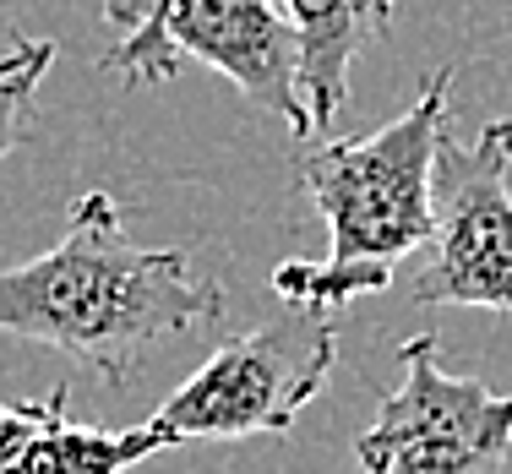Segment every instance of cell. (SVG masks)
I'll return each mask as SVG.
<instances>
[{
	"instance_id": "obj_2",
	"label": "cell",
	"mask_w": 512,
	"mask_h": 474,
	"mask_svg": "<svg viewBox=\"0 0 512 474\" xmlns=\"http://www.w3.org/2000/svg\"><path fill=\"white\" fill-rule=\"evenodd\" d=\"M453 66L425 77L420 99L365 137L311 142L295 175L327 224L322 262H278L273 295L284 306L344 311L349 300L393 284L398 262L436 229V158L453 131Z\"/></svg>"
},
{
	"instance_id": "obj_6",
	"label": "cell",
	"mask_w": 512,
	"mask_h": 474,
	"mask_svg": "<svg viewBox=\"0 0 512 474\" xmlns=\"http://www.w3.org/2000/svg\"><path fill=\"white\" fill-rule=\"evenodd\" d=\"M512 115L469 142L447 131L436 158V229L425 240L414 306H474L512 316Z\"/></svg>"
},
{
	"instance_id": "obj_3",
	"label": "cell",
	"mask_w": 512,
	"mask_h": 474,
	"mask_svg": "<svg viewBox=\"0 0 512 474\" xmlns=\"http://www.w3.org/2000/svg\"><path fill=\"white\" fill-rule=\"evenodd\" d=\"M104 22L120 39L109 66L131 82H169L180 55L229 77L246 104L267 109L289 137H316L306 93H300V39L278 0H109Z\"/></svg>"
},
{
	"instance_id": "obj_8",
	"label": "cell",
	"mask_w": 512,
	"mask_h": 474,
	"mask_svg": "<svg viewBox=\"0 0 512 474\" xmlns=\"http://www.w3.org/2000/svg\"><path fill=\"white\" fill-rule=\"evenodd\" d=\"M300 39V93L311 126H333L349 104V66L371 39L393 33L398 0H278Z\"/></svg>"
},
{
	"instance_id": "obj_4",
	"label": "cell",
	"mask_w": 512,
	"mask_h": 474,
	"mask_svg": "<svg viewBox=\"0 0 512 474\" xmlns=\"http://www.w3.org/2000/svg\"><path fill=\"white\" fill-rule=\"evenodd\" d=\"M338 360V322L322 306H289L284 316L218 344L164 404L148 431L158 447L289 436L300 409L327 387Z\"/></svg>"
},
{
	"instance_id": "obj_7",
	"label": "cell",
	"mask_w": 512,
	"mask_h": 474,
	"mask_svg": "<svg viewBox=\"0 0 512 474\" xmlns=\"http://www.w3.org/2000/svg\"><path fill=\"white\" fill-rule=\"evenodd\" d=\"M164 453L148 425L99 431L66 415V387L28 404H0V474H126Z\"/></svg>"
},
{
	"instance_id": "obj_9",
	"label": "cell",
	"mask_w": 512,
	"mask_h": 474,
	"mask_svg": "<svg viewBox=\"0 0 512 474\" xmlns=\"http://www.w3.org/2000/svg\"><path fill=\"white\" fill-rule=\"evenodd\" d=\"M55 55H60L55 39H17L0 55V164H6L11 148L22 142V131H28L39 82L55 66Z\"/></svg>"
},
{
	"instance_id": "obj_5",
	"label": "cell",
	"mask_w": 512,
	"mask_h": 474,
	"mask_svg": "<svg viewBox=\"0 0 512 474\" xmlns=\"http://www.w3.org/2000/svg\"><path fill=\"white\" fill-rule=\"evenodd\" d=\"M398 371L355 442L360 474H507L512 398L447 371L431 327L398 344Z\"/></svg>"
},
{
	"instance_id": "obj_1",
	"label": "cell",
	"mask_w": 512,
	"mask_h": 474,
	"mask_svg": "<svg viewBox=\"0 0 512 474\" xmlns=\"http://www.w3.org/2000/svg\"><path fill=\"white\" fill-rule=\"evenodd\" d=\"M224 322V289L180 246H137L109 191H82L44 257L0 273V333L50 344L120 387L164 338Z\"/></svg>"
}]
</instances>
